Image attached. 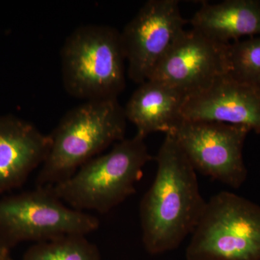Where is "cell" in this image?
Wrapping results in <instances>:
<instances>
[{"label":"cell","instance_id":"cell-6","mask_svg":"<svg viewBox=\"0 0 260 260\" xmlns=\"http://www.w3.org/2000/svg\"><path fill=\"white\" fill-rule=\"evenodd\" d=\"M99 224L96 217L70 208L47 187L0 199V237L10 248L20 242L86 236Z\"/></svg>","mask_w":260,"mask_h":260},{"label":"cell","instance_id":"cell-2","mask_svg":"<svg viewBox=\"0 0 260 260\" xmlns=\"http://www.w3.org/2000/svg\"><path fill=\"white\" fill-rule=\"evenodd\" d=\"M126 120L117 99L85 101L70 109L49 135V151L37 187L66 180L112 143L124 140Z\"/></svg>","mask_w":260,"mask_h":260},{"label":"cell","instance_id":"cell-16","mask_svg":"<svg viewBox=\"0 0 260 260\" xmlns=\"http://www.w3.org/2000/svg\"><path fill=\"white\" fill-rule=\"evenodd\" d=\"M10 249L9 245L0 237V260H6L10 257Z\"/></svg>","mask_w":260,"mask_h":260},{"label":"cell","instance_id":"cell-13","mask_svg":"<svg viewBox=\"0 0 260 260\" xmlns=\"http://www.w3.org/2000/svg\"><path fill=\"white\" fill-rule=\"evenodd\" d=\"M192 29L223 44L244 37L260 36V1L226 0L218 4L203 3L189 20Z\"/></svg>","mask_w":260,"mask_h":260},{"label":"cell","instance_id":"cell-17","mask_svg":"<svg viewBox=\"0 0 260 260\" xmlns=\"http://www.w3.org/2000/svg\"><path fill=\"white\" fill-rule=\"evenodd\" d=\"M6 260H13L11 259V258H10V256L9 258H8V259H7Z\"/></svg>","mask_w":260,"mask_h":260},{"label":"cell","instance_id":"cell-14","mask_svg":"<svg viewBox=\"0 0 260 260\" xmlns=\"http://www.w3.org/2000/svg\"><path fill=\"white\" fill-rule=\"evenodd\" d=\"M23 260H102L98 246L86 236H63L35 243L25 251Z\"/></svg>","mask_w":260,"mask_h":260},{"label":"cell","instance_id":"cell-7","mask_svg":"<svg viewBox=\"0 0 260 260\" xmlns=\"http://www.w3.org/2000/svg\"><path fill=\"white\" fill-rule=\"evenodd\" d=\"M245 126L184 120L172 134L195 171L239 189L247 178L243 158Z\"/></svg>","mask_w":260,"mask_h":260},{"label":"cell","instance_id":"cell-4","mask_svg":"<svg viewBox=\"0 0 260 260\" xmlns=\"http://www.w3.org/2000/svg\"><path fill=\"white\" fill-rule=\"evenodd\" d=\"M125 54L121 32L109 25H82L61 50L65 90L85 101L117 99L126 85Z\"/></svg>","mask_w":260,"mask_h":260},{"label":"cell","instance_id":"cell-9","mask_svg":"<svg viewBox=\"0 0 260 260\" xmlns=\"http://www.w3.org/2000/svg\"><path fill=\"white\" fill-rule=\"evenodd\" d=\"M229 45L194 29L184 30L150 79L170 85L186 98L198 93L229 74Z\"/></svg>","mask_w":260,"mask_h":260},{"label":"cell","instance_id":"cell-1","mask_svg":"<svg viewBox=\"0 0 260 260\" xmlns=\"http://www.w3.org/2000/svg\"><path fill=\"white\" fill-rule=\"evenodd\" d=\"M155 161V177L140 205L142 240L151 254L180 245L194 232L207 204L197 172L173 135H166Z\"/></svg>","mask_w":260,"mask_h":260},{"label":"cell","instance_id":"cell-10","mask_svg":"<svg viewBox=\"0 0 260 260\" xmlns=\"http://www.w3.org/2000/svg\"><path fill=\"white\" fill-rule=\"evenodd\" d=\"M181 116L184 120L245 126L259 134L260 90L225 75L186 97Z\"/></svg>","mask_w":260,"mask_h":260},{"label":"cell","instance_id":"cell-8","mask_svg":"<svg viewBox=\"0 0 260 260\" xmlns=\"http://www.w3.org/2000/svg\"><path fill=\"white\" fill-rule=\"evenodd\" d=\"M177 0H149L121 32L129 79H150L160 61L184 30Z\"/></svg>","mask_w":260,"mask_h":260},{"label":"cell","instance_id":"cell-11","mask_svg":"<svg viewBox=\"0 0 260 260\" xmlns=\"http://www.w3.org/2000/svg\"><path fill=\"white\" fill-rule=\"evenodd\" d=\"M44 135L28 121L0 116V194L21 186L42 167L49 148Z\"/></svg>","mask_w":260,"mask_h":260},{"label":"cell","instance_id":"cell-15","mask_svg":"<svg viewBox=\"0 0 260 260\" xmlns=\"http://www.w3.org/2000/svg\"><path fill=\"white\" fill-rule=\"evenodd\" d=\"M229 62V75L260 90V36L231 43Z\"/></svg>","mask_w":260,"mask_h":260},{"label":"cell","instance_id":"cell-5","mask_svg":"<svg viewBox=\"0 0 260 260\" xmlns=\"http://www.w3.org/2000/svg\"><path fill=\"white\" fill-rule=\"evenodd\" d=\"M188 260H260V206L230 191L207 202Z\"/></svg>","mask_w":260,"mask_h":260},{"label":"cell","instance_id":"cell-3","mask_svg":"<svg viewBox=\"0 0 260 260\" xmlns=\"http://www.w3.org/2000/svg\"><path fill=\"white\" fill-rule=\"evenodd\" d=\"M145 139L137 134L124 138L110 151L84 164L72 177L47 188L73 209L109 213L134 194L143 169L153 159Z\"/></svg>","mask_w":260,"mask_h":260},{"label":"cell","instance_id":"cell-12","mask_svg":"<svg viewBox=\"0 0 260 260\" xmlns=\"http://www.w3.org/2000/svg\"><path fill=\"white\" fill-rule=\"evenodd\" d=\"M185 95L155 80L140 84L124 107L126 119L136 126L137 135L146 138L154 133L172 134L182 121Z\"/></svg>","mask_w":260,"mask_h":260}]
</instances>
